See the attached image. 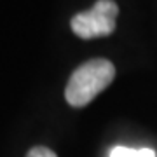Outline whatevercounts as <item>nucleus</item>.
Instances as JSON below:
<instances>
[{"mask_svg":"<svg viewBox=\"0 0 157 157\" xmlns=\"http://www.w3.org/2000/svg\"><path fill=\"white\" fill-rule=\"evenodd\" d=\"M115 78V67L105 58H94L82 63L70 75L65 87V98L68 105L75 108L86 107L96 96L103 93Z\"/></svg>","mask_w":157,"mask_h":157,"instance_id":"f257e3e1","label":"nucleus"},{"mask_svg":"<svg viewBox=\"0 0 157 157\" xmlns=\"http://www.w3.org/2000/svg\"><path fill=\"white\" fill-rule=\"evenodd\" d=\"M117 14L119 7L113 0H96L89 11L78 12L72 17L70 26L77 37L86 40L107 37L115 30Z\"/></svg>","mask_w":157,"mask_h":157,"instance_id":"f03ea898","label":"nucleus"},{"mask_svg":"<svg viewBox=\"0 0 157 157\" xmlns=\"http://www.w3.org/2000/svg\"><path fill=\"white\" fill-rule=\"evenodd\" d=\"M110 157H157L152 148H129V147H113Z\"/></svg>","mask_w":157,"mask_h":157,"instance_id":"7ed1b4c3","label":"nucleus"},{"mask_svg":"<svg viewBox=\"0 0 157 157\" xmlns=\"http://www.w3.org/2000/svg\"><path fill=\"white\" fill-rule=\"evenodd\" d=\"M26 157H58V155L47 147H33L26 154Z\"/></svg>","mask_w":157,"mask_h":157,"instance_id":"20e7f679","label":"nucleus"}]
</instances>
